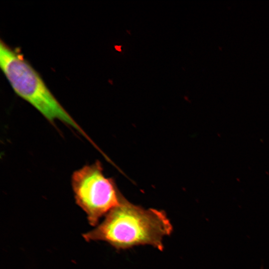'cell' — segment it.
<instances>
[{
  "instance_id": "5",
  "label": "cell",
  "mask_w": 269,
  "mask_h": 269,
  "mask_svg": "<svg viewBox=\"0 0 269 269\" xmlns=\"http://www.w3.org/2000/svg\"><path fill=\"white\" fill-rule=\"evenodd\" d=\"M261 269H264V268L261 267Z\"/></svg>"
},
{
  "instance_id": "4",
  "label": "cell",
  "mask_w": 269,
  "mask_h": 269,
  "mask_svg": "<svg viewBox=\"0 0 269 269\" xmlns=\"http://www.w3.org/2000/svg\"><path fill=\"white\" fill-rule=\"evenodd\" d=\"M122 46L121 45H120V46H115V49H116V50H117L118 51H120V52H122Z\"/></svg>"
},
{
  "instance_id": "3",
  "label": "cell",
  "mask_w": 269,
  "mask_h": 269,
  "mask_svg": "<svg viewBox=\"0 0 269 269\" xmlns=\"http://www.w3.org/2000/svg\"><path fill=\"white\" fill-rule=\"evenodd\" d=\"M71 184L76 202L92 226L97 225L102 217L117 206L123 196L113 180L104 175L99 161L74 171Z\"/></svg>"
},
{
  "instance_id": "2",
  "label": "cell",
  "mask_w": 269,
  "mask_h": 269,
  "mask_svg": "<svg viewBox=\"0 0 269 269\" xmlns=\"http://www.w3.org/2000/svg\"><path fill=\"white\" fill-rule=\"evenodd\" d=\"M0 65L15 93L38 111L48 121L55 120L71 127L95 145V143L62 107L43 79L23 55L1 40Z\"/></svg>"
},
{
  "instance_id": "1",
  "label": "cell",
  "mask_w": 269,
  "mask_h": 269,
  "mask_svg": "<svg viewBox=\"0 0 269 269\" xmlns=\"http://www.w3.org/2000/svg\"><path fill=\"white\" fill-rule=\"evenodd\" d=\"M172 231L166 214L155 209H145L123 196L95 229L83 235L87 241H103L117 249L148 245L162 251V240Z\"/></svg>"
}]
</instances>
